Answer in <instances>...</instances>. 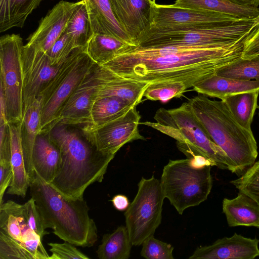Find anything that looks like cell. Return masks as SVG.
Masks as SVG:
<instances>
[{
    "label": "cell",
    "instance_id": "cell-1",
    "mask_svg": "<svg viewBox=\"0 0 259 259\" xmlns=\"http://www.w3.org/2000/svg\"><path fill=\"white\" fill-rule=\"evenodd\" d=\"M246 39L224 47L133 46L102 65L126 78L149 83L183 82L188 89L241 57Z\"/></svg>",
    "mask_w": 259,
    "mask_h": 259
},
{
    "label": "cell",
    "instance_id": "cell-2",
    "mask_svg": "<svg viewBox=\"0 0 259 259\" xmlns=\"http://www.w3.org/2000/svg\"><path fill=\"white\" fill-rule=\"evenodd\" d=\"M68 126L56 125L47 134L60 151L58 170L49 184L68 197L83 199L89 186L102 182L115 155L99 151L83 133Z\"/></svg>",
    "mask_w": 259,
    "mask_h": 259
},
{
    "label": "cell",
    "instance_id": "cell-3",
    "mask_svg": "<svg viewBox=\"0 0 259 259\" xmlns=\"http://www.w3.org/2000/svg\"><path fill=\"white\" fill-rule=\"evenodd\" d=\"M30 194L41 215L45 228L75 246L90 247L98 240L97 228L83 199L68 197L44 180L34 170Z\"/></svg>",
    "mask_w": 259,
    "mask_h": 259
},
{
    "label": "cell",
    "instance_id": "cell-4",
    "mask_svg": "<svg viewBox=\"0 0 259 259\" xmlns=\"http://www.w3.org/2000/svg\"><path fill=\"white\" fill-rule=\"evenodd\" d=\"M190 108L213 142L228 155L238 177L255 162L258 152L252 131L241 126L222 101L199 94L189 100Z\"/></svg>",
    "mask_w": 259,
    "mask_h": 259
},
{
    "label": "cell",
    "instance_id": "cell-5",
    "mask_svg": "<svg viewBox=\"0 0 259 259\" xmlns=\"http://www.w3.org/2000/svg\"><path fill=\"white\" fill-rule=\"evenodd\" d=\"M154 118L156 122L146 121L142 123L176 140L179 150L187 157L202 156L208 159L212 166L234 174L233 163L211 140L193 114L188 102L176 108H159Z\"/></svg>",
    "mask_w": 259,
    "mask_h": 259
},
{
    "label": "cell",
    "instance_id": "cell-6",
    "mask_svg": "<svg viewBox=\"0 0 259 259\" xmlns=\"http://www.w3.org/2000/svg\"><path fill=\"white\" fill-rule=\"evenodd\" d=\"M258 26V18L239 20L215 26L150 25L138 38L136 46L224 47L246 38Z\"/></svg>",
    "mask_w": 259,
    "mask_h": 259
},
{
    "label": "cell",
    "instance_id": "cell-7",
    "mask_svg": "<svg viewBox=\"0 0 259 259\" xmlns=\"http://www.w3.org/2000/svg\"><path fill=\"white\" fill-rule=\"evenodd\" d=\"M193 158L169 160L160 179L165 198L180 214L206 200L212 186L211 167Z\"/></svg>",
    "mask_w": 259,
    "mask_h": 259
},
{
    "label": "cell",
    "instance_id": "cell-8",
    "mask_svg": "<svg viewBox=\"0 0 259 259\" xmlns=\"http://www.w3.org/2000/svg\"><path fill=\"white\" fill-rule=\"evenodd\" d=\"M95 64L87 49L73 50L40 95L42 103L38 134H47L56 125L66 102Z\"/></svg>",
    "mask_w": 259,
    "mask_h": 259
},
{
    "label": "cell",
    "instance_id": "cell-9",
    "mask_svg": "<svg viewBox=\"0 0 259 259\" xmlns=\"http://www.w3.org/2000/svg\"><path fill=\"white\" fill-rule=\"evenodd\" d=\"M133 201L125 211L126 227L133 245L139 246L153 235L160 225L165 198L160 180L153 175L142 178Z\"/></svg>",
    "mask_w": 259,
    "mask_h": 259
},
{
    "label": "cell",
    "instance_id": "cell-10",
    "mask_svg": "<svg viewBox=\"0 0 259 259\" xmlns=\"http://www.w3.org/2000/svg\"><path fill=\"white\" fill-rule=\"evenodd\" d=\"M23 44L19 34H5L0 38L1 87L6 101L8 123L23 117Z\"/></svg>",
    "mask_w": 259,
    "mask_h": 259
},
{
    "label": "cell",
    "instance_id": "cell-11",
    "mask_svg": "<svg viewBox=\"0 0 259 259\" xmlns=\"http://www.w3.org/2000/svg\"><path fill=\"white\" fill-rule=\"evenodd\" d=\"M141 115L134 107L123 116L101 126L91 128L84 125L81 131L99 151L115 155L125 144L135 140H146L140 133Z\"/></svg>",
    "mask_w": 259,
    "mask_h": 259
},
{
    "label": "cell",
    "instance_id": "cell-12",
    "mask_svg": "<svg viewBox=\"0 0 259 259\" xmlns=\"http://www.w3.org/2000/svg\"><path fill=\"white\" fill-rule=\"evenodd\" d=\"M23 113L40 96L63 64L52 65L46 53L33 46H23Z\"/></svg>",
    "mask_w": 259,
    "mask_h": 259
},
{
    "label": "cell",
    "instance_id": "cell-13",
    "mask_svg": "<svg viewBox=\"0 0 259 259\" xmlns=\"http://www.w3.org/2000/svg\"><path fill=\"white\" fill-rule=\"evenodd\" d=\"M97 67L98 64H95L70 96L60 112L56 125H85L90 123L99 84Z\"/></svg>",
    "mask_w": 259,
    "mask_h": 259
},
{
    "label": "cell",
    "instance_id": "cell-14",
    "mask_svg": "<svg viewBox=\"0 0 259 259\" xmlns=\"http://www.w3.org/2000/svg\"><path fill=\"white\" fill-rule=\"evenodd\" d=\"M239 20L217 13L174 7L171 5H159L154 0L150 25L156 27L169 26H215L230 23Z\"/></svg>",
    "mask_w": 259,
    "mask_h": 259
},
{
    "label": "cell",
    "instance_id": "cell-15",
    "mask_svg": "<svg viewBox=\"0 0 259 259\" xmlns=\"http://www.w3.org/2000/svg\"><path fill=\"white\" fill-rule=\"evenodd\" d=\"M0 231L22 243L29 259L39 255L44 249L42 240L28 225L23 204L12 200L0 204Z\"/></svg>",
    "mask_w": 259,
    "mask_h": 259
},
{
    "label": "cell",
    "instance_id": "cell-16",
    "mask_svg": "<svg viewBox=\"0 0 259 259\" xmlns=\"http://www.w3.org/2000/svg\"><path fill=\"white\" fill-rule=\"evenodd\" d=\"M81 1H60L42 18L26 44L47 53L65 30L71 15Z\"/></svg>",
    "mask_w": 259,
    "mask_h": 259
},
{
    "label": "cell",
    "instance_id": "cell-17",
    "mask_svg": "<svg viewBox=\"0 0 259 259\" xmlns=\"http://www.w3.org/2000/svg\"><path fill=\"white\" fill-rule=\"evenodd\" d=\"M119 25L132 43L151 25L154 0H109Z\"/></svg>",
    "mask_w": 259,
    "mask_h": 259
},
{
    "label": "cell",
    "instance_id": "cell-18",
    "mask_svg": "<svg viewBox=\"0 0 259 259\" xmlns=\"http://www.w3.org/2000/svg\"><path fill=\"white\" fill-rule=\"evenodd\" d=\"M259 239L235 233L212 244L196 248L190 259H254L259 256Z\"/></svg>",
    "mask_w": 259,
    "mask_h": 259
},
{
    "label": "cell",
    "instance_id": "cell-19",
    "mask_svg": "<svg viewBox=\"0 0 259 259\" xmlns=\"http://www.w3.org/2000/svg\"><path fill=\"white\" fill-rule=\"evenodd\" d=\"M99 84L96 100L104 97L117 96L128 100L137 106L144 97L149 83L126 78L98 64Z\"/></svg>",
    "mask_w": 259,
    "mask_h": 259
},
{
    "label": "cell",
    "instance_id": "cell-20",
    "mask_svg": "<svg viewBox=\"0 0 259 259\" xmlns=\"http://www.w3.org/2000/svg\"><path fill=\"white\" fill-rule=\"evenodd\" d=\"M83 1L94 34L111 35L135 46L117 21L109 0Z\"/></svg>",
    "mask_w": 259,
    "mask_h": 259
},
{
    "label": "cell",
    "instance_id": "cell-21",
    "mask_svg": "<svg viewBox=\"0 0 259 259\" xmlns=\"http://www.w3.org/2000/svg\"><path fill=\"white\" fill-rule=\"evenodd\" d=\"M193 90L199 94L223 100L225 97L250 91H259V80L227 78L214 74L197 83Z\"/></svg>",
    "mask_w": 259,
    "mask_h": 259
},
{
    "label": "cell",
    "instance_id": "cell-22",
    "mask_svg": "<svg viewBox=\"0 0 259 259\" xmlns=\"http://www.w3.org/2000/svg\"><path fill=\"white\" fill-rule=\"evenodd\" d=\"M222 209L229 227H255L259 224V204L244 193L239 191L234 198H224Z\"/></svg>",
    "mask_w": 259,
    "mask_h": 259
},
{
    "label": "cell",
    "instance_id": "cell-23",
    "mask_svg": "<svg viewBox=\"0 0 259 259\" xmlns=\"http://www.w3.org/2000/svg\"><path fill=\"white\" fill-rule=\"evenodd\" d=\"M60 161L58 147L48 134H38L32 154L33 169L44 180L50 183L55 177Z\"/></svg>",
    "mask_w": 259,
    "mask_h": 259
},
{
    "label": "cell",
    "instance_id": "cell-24",
    "mask_svg": "<svg viewBox=\"0 0 259 259\" xmlns=\"http://www.w3.org/2000/svg\"><path fill=\"white\" fill-rule=\"evenodd\" d=\"M21 123H9L11 134V163L13 178L7 193L24 198L29 188L30 179L25 168L22 149Z\"/></svg>",
    "mask_w": 259,
    "mask_h": 259
},
{
    "label": "cell",
    "instance_id": "cell-25",
    "mask_svg": "<svg viewBox=\"0 0 259 259\" xmlns=\"http://www.w3.org/2000/svg\"><path fill=\"white\" fill-rule=\"evenodd\" d=\"M42 103V96H39L24 111L21 123L22 149L25 168L29 179L33 176L34 172L32 164V154L35 140L39 133Z\"/></svg>",
    "mask_w": 259,
    "mask_h": 259
},
{
    "label": "cell",
    "instance_id": "cell-26",
    "mask_svg": "<svg viewBox=\"0 0 259 259\" xmlns=\"http://www.w3.org/2000/svg\"><path fill=\"white\" fill-rule=\"evenodd\" d=\"M171 6L220 13L237 19L259 18V8L240 5L229 0H176Z\"/></svg>",
    "mask_w": 259,
    "mask_h": 259
},
{
    "label": "cell",
    "instance_id": "cell-27",
    "mask_svg": "<svg viewBox=\"0 0 259 259\" xmlns=\"http://www.w3.org/2000/svg\"><path fill=\"white\" fill-rule=\"evenodd\" d=\"M136 107L127 100L117 96L104 97L97 100L92 107L90 123L85 125L97 127L125 114Z\"/></svg>",
    "mask_w": 259,
    "mask_h": 259
},
{
    "label": "cell",
    "instance_id": "cell-28",
    "mask_svg": "<svg viewBox=\"0 0 259 259\" xmlns=\"http://www.w3.org/2000/svg\"><path fill=\"white\" fill-rule=\"evenodd\" d=\"M133 46L114 36L95 33L90 40L87 52L97 64L103 65L127 52Z\"/></svg>",
    "mask_w": 259,
    "mask_h": 259
},
{
    "label": "cell",
    "instance_id": "cell-29",
    "mask_svg": "<svg viewBox=\"0 0 259 259\" xmlns=\"http://www.w3.org/2000/svg\"><path fill=\"white\" fill-rule=\"evenodd\" d=\"M42 0H0V32L22 28L27 17Z\"/></svg>",
    "mask_w": 259,
    "mask_h": 259
},
{
    "label": "cell",
    "instance_id": "cell-30",
    "mask_svg": "<svg viewBox=\"0 0 259 259\" xmlns=\"http://www.w3.org/2000/svg\"><path fill=\"white\" fill-rule=\"evenodd\" d=\"M132 245L126 226H120L112 233L103 235L97 256L100 259H128Z\"/></svg>",
    "mask_w": 259,
    "mask_h": 259
},
{
    "label": "cell",
    "instance_id": "cell-31",
    "mask_svg": "<svg viewBox=\"0 0 259 259\" xmlns=\"http://www.w3.org/2000/svg\"><path fill=\"white\" fill-rule=\"evenodd\" d=\"M258 95V91L246 92L227 96L222 100L236 121L249 131H251Z\"/></svg>",
    "mask_w": 259,
    "mask_h": 259
},
{
    "label": "cell",
    "instance_id": "cell-32",
    "mask_svg": "<svg viewBox=\"0 0 259 259\" xmlns=\"http://www.w3.org/2000/svg\"><path fill=\"white\" fill-rule=\"evenodd\" d=\"M65 31L71 38L74 48L87 49L94 33L83 0H82L73 12Z\"/></svg>",
    "mask_w": 259,
    "mask_h": 259
},
{
    "label": "cell",
    "instance_id": "cell-33",
    "mask_svg": "<svg viewBox=\"0 0 259 259\" xmlns=\"http://www.w3.org/2000/svg\"><path fill=\"white\" fill-rule=\"evenodd\" d=\"M215 74L227 78L259 80V55L247 58L240 57L218 69Z\"/></svg>",
    "mask_w": 259,
    "mask_h": 259
},
{
    "label": "cell",
    "instance_id": "cell-34",
    "mask_svg": "<svg viewBox=\"0 0 259 259\" xmlns=\"http://www.w3.org/2000/svg\"><path fill=\"white\" fill-rule=\"evenodd\" d=\"M183 82L152 83L148 86L144 97L152 101L166 102L173 98H179L187 89Z\"/></svg>",
    "mask_w": 259,
    "mask_h": 259
},
{
    "label": "cell",
    "instance_id": "cell-35",
    "mask_svg": "<svg viewBox=\"0 0 259 259\" xmlns=\"http://www.w3.org/2000/svg\"><path fill=\"white\" fill-rule=\"evenodd\" d=\"M230 183L259 204V160L255 161L242 176L231 181Z\"/></svg>",
    "mask_w": 259,
    "mask_h": 259
},
{
    "label": "cell",
    "instance_id": "cell-36",
    "mask_svg": "<svg viewBox=\"0 0 259 259\" xmlns=\"http://www.w3.org/2000/svg\"><path fill=\"white\" fill-rule=\"evenodd\" d=\"M141 255L147 259H174V247L151 235L142 244Z\"/></svg>",
    "mask_w": 259,
    "mask_h": 259
},
{
    "label": "cell",
    "instance_id": "cell-37",
    "mask_svg": "<svg viewBox=\"0 0 259 259\" xmlns=\"http://www.w3.org/2000/svg\"><path fill=\"white\" fill-rule=\"evenodd\" d=\"M0 259H29L23 244L0 231Z\"/></svg>",
    "mask_w": 259,
    "mask_h": 259
},
{
    "label": "cell",
    "instance_id": "cell-38",
    "mask_svg": "<svg viewBox=\"0 0 259 259\" xmlns=\"http://www.w3.org/2000/svg\"><path fill=\"white\" fill-rule=\"evenodd\" d=\"M74 49L71 38L65 30L47 54L52 65L61 64Z\"/></svg>",
    "mask_w": 259,
    "mask_h": 259
},
{
    "label": "cell",
    "instance_id": "cell-39",
    "mask_svg": "<svg viewBox=\"0 0 259 259\" xmlns=\"http://www.w3.org/2000/svg\"><path fill=\"white\" fill-rule=\"evenodd\" d=\"M24 215L30 229L41 240L44 235L48 233L46 231L40 212L32 197L23 204Z\"/></svg>",
    "mask_w": 259,
    "mask_h": 259
},
{
    "label": "cell",
    "instance_id": "cell-40",
    "mask_svg": "<svg viewBox=\"0 0 259 259\" xmlns=\"http://www.w3.org/2000/svg\"><path fill=\"white\" fill-rule=\"evenodd\" d=\"M52 253L50 259H89L90 257L80 251L73 244L64 241L63 243H49Z\"/></svg>",
    "mask_w": 259,
    "mask_h": 259
},
{
    "label": "cell",
    "instance_id": "cell-41",
    "mask_svg": "<svg viewBox=\"0 0 259 259\" xmlns=\"http://www.w3.org/2000/svg\"><path fill=\"white\" fill-rule=\"evenodd\" d=\"M0 160L11 161V134L8 122L0 121Z\"/></svg>",
    "mask_w": 259,
    "mask_h": 259
},
{
    "label": "cell",
    "instance_id": "cell-42",
    "mask_svg": "<svg viewBox=\"0 0 259 259\" xmlns=\"http://www.w3.org/2000/svg\"><path fill=\"white\" fill-rule=\"evenodd\" d=\"M12 178L13 171L11 161L0 160V204L3 203L4 193L9 187Z\"/></svg>",
    "mask_w": 259,
    "mask_h": 259
},
{
    "label": "cell",
    "instance_id": "cell-43",
    "mask_svg": "<svg viewBox=\"0 0 259 259\" xmlns=\"http://www.w3.org/2000/svg\"><path fill=\"white\" fill-rule=\"evenodd\" d=\"M257 55H259V26L245 40L241 57L247 58Z\"/></svg>",
    "mask_w": 259,
    "mask_h": 259
},
{
    "label": "cell",
    "instance_id": "cell-44",
    "mask_svg": "<svg viewBox=\"0 0 259 259\" xmlns=\"http://www.w3.org/2000/svg\"><path fill=\"white\" fill-rule=\"evenodd\" d=\"M111 201L115 208L119 211H125L130 205L127 197L122 194L114 196Z\"/></svg>",
    "mask_w": 259,
    "mask_h": 259
},
{
    "label": "cell",
    "instance_id": "cell-45",
    "mask_svg": "<svg viewBox=\"0 0 259 259\" xmlns=\"http://www.w3.org/2000/svg\"><path fill=\"white\" fill-rule=\"evenodd\" d=\"M232 2L237 4L240 5L258 8L259 0H229Z\"/></svg>",
    "mask_w": 259,
    "mask_h": 259
},
{
    "label": "cell",
    "instance_id": "cell-46",
    "mask_svg": "<svg viewBox=\"0 0 259 259\" xmlns=\"http://www.w3.org/2000/svg\"><path fill=\"white\" fill-rule=\"evenodd\" d=\"M257 109H258V117H259V106H257Z\"/></svg>",
    "mask_w": 259,
    "mask_h": 259
},
{
    "label": "cell",
    "instance_id": "cell-47",
    "mask_svg": "<svg viewBox=\"0 0 259 259\" xmlns=\"http://www.w3.org/2000/svg\"><path fill=\"white\" fill-rule=\"evenodd\" d=\"M255 227L259 228V224L257 225Z\"/></svg>",
    "mask_w": 259,
    "mask_h": 259
}]
</instances>
